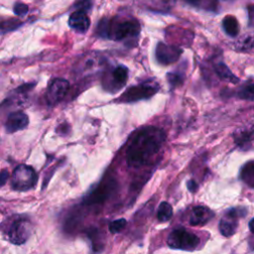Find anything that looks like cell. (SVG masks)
Segmentation results:
<instances>
[{
	"instance_id": "5",
	"label": "cell",
	"mask_w": 254,
	"mask_h": 254,
	"mask_svg": "<svg viewBox=\"0 0 254 254\" xmlns=\"http://www.w3.org/2000/svg\"><path fill=\"white\" fill-rule=\"evenodd\" d=\"M158 89H159V86L157 83L143 82L128 88L119 97V101L128 103V102H135L142 99H148L152 97L154 94H156Z\"/></svg>"
},
{
	"instance_id": "28",
	"label": "cell",
	"mask_w": 254,
	"mask_h": 254,
	"mask_svg": "<svg viewBox=\"0 0 254 254\" xmlns=\"http://www.w3.org/2000/svg\"><path fill=\"white\" fill-rule=\"evenodd\" d=\"M188 189L190 190V191H195L197 190V185L194 181L192 180H190L188 182Z\"/></svg>"
},
{
	"instance_id": "10",
	"label": "cell",
	"mask_w": 254,
	"mask_h": 254,
	"mask_svg": "<svg viewBox=\"0 0 254 254\" xmlns=\"http://www.w3.org/2000/svg\"><path fill=\"white\" fill-rule=\"evenodd\" d=\"M115 190V181L110 179L102 182L100 186L87 197V203H100L104 201Z\"/></svg>"
},
{
	"instance_id": "16",
	"label": "cell",
	"mask_w": 254,
	"mask_h": 254,
	"mask_svg": "<svg viewBox=\"0 0 254 254\" xmlns=\"http://www.w3.org/2000/svg\"><path fill=\"white\" fill-rule=\"evenodd\" d=\"M214 69H215V72L217 73V75L225 81H229L232 83H237L239 81L238 77L229 69V67L226 64H224L222 63L215 64Z\"/></svg>"
},
{
	"instance_id": "2",
	"label": "cell",
	"mask_w": 254,
	"mask_h": 254,
	"mask_svg": "<svg viewBox=\"0 0 254 254\" xmlns=\"http://www.w3.org/2000/svg\"><path fill=\"white\" fill-rule=\"evenodd\" d=\"M97 32L101 37L121 41L137 38L140 33V25L135 19L102 20L97 27Z\"/></svg>"
},
{
	"instance_id": "30",
	"label": "cell",
	"mask_w": 254,
	"mask_h": 254,
	"mask_svg": "<svg viewBox=\"0 0 254 254\" xmlns=\"http://www.w3.org/2000/svg\"><path fill=\"white\" fill-rule=\"evenodd\" d=\"M249 229L251 230V232L254 234V218H252L249 222Z\"/></svg>"
},
{
	"instance_id": "26",
	"label": "cell",
	"mask_w": 254,
	"mask_h": 254,
	"mask_svg": "<svg viewBox=\"0 0 254 254\" xmlns=\"http://www.w3.org/2000/svg\"><path fill=\"white\" fill-rule=\"evenodd\" d=\"M248 19H249V26L254 28V4L248 6Z\"/></svg>"
},
{
	"instance_id": "29",
	"label": "cell",
	"mask_w": 254,
	"mask_h": 254,
	"mask_svg": "<svg viewBox=\"0 0 254 254\" xmlns=\"http://www.w3.org/2000/svg\"><path fill=\"white\" fill-rule=\"evenodd\" d=\"M187 3H189L190 5H192V6H199L201 5L202 1L203 0H185Z\"/></svg>"
},
{
	"instance_id": "17",
	"label": "cell",
	"mask_w": 254,
	"mask_h": 254,
	"mask_svg": "<svg viewBox=\"0 0 254 254\" xmlns=\"http://www.w3.org/2000/svg\"><path fill=\"white\" fill-rule=\"evenodd\" d=\"M240 178L248 187L254 189V161L247 162L242 167Z\"/></svg>"
},
{
	"instance_id": "7",
	"label": "cell",
	"mask_w": 254,
	"mask_h": 254,
	"mask_svg": "<svg viewBox=\"0 0 254 254\" xmlns=\"http://www.w3.org/2000/svg\"><path fill=\"white\" fill-rule=\"evenodd\" d=\"M182 50L175 45L159 43L156 47L155 56L159 64L167 65L176 63L182 55Z\"/></svg>"
},
{
	"instance_id": "15",
	"label": "cell",
	"mask_w": 254,
	"mask_h": 254,
	"mask_svg": "<svg viewBox=\"0 0 254 254\" xmlns=\"http://www.w3.org/2000/svg\"><path fill=\"white\" fill-rule=\"evenodd\" d=\"M212 216L213 212L208 207L198 205L193 207L189 221L190 225H201L205 224L208 220H210Z\"/></svg>"
},
{
	"instance_id": "19",
	"label": "cell",
	"mask_w": 254,
	"mask_h": 254,
	"mask_svg": "<svg viewBox=\"0 0 254 254\" xmlns=\"http://www.w3.org/2000/svg\"><path fill=\"white\" fill-rule=\"evenodd\" d=\"M173 215V208L171 204L167 201H163L158 208L157 211V218L161 222H166L168 221Z\"/></svg>"
},
{
	"instance_id": "18",
	"label": "cell",
	"mask_w": 254,
	"mask_h": 254,
	"mask_svg": "<svg viewBox=\"0 0 254 254\" xmlns=\"http://www.w3.org/2000/svg\"><path fill=\"white\" fill-rule=\"evenodd\" d=\"M222 27L224 32L230 37H235L239 33V24L233 16L229 15L224 17L222 20Z\"/></svg>"
},
{
	"instance_id": "11",
	"label": "cell",
	"mask_w": 254,
	"mask_h": 254,
	"mask_svg": "<svg viewBox=\"0 0 254 254\" xmlns=\"http://www.w3.org/2000/svg\"><path fill=\"white\" fill-rule=\"evenodd\" d=\"M128 73H129V70L125 65H118L114 67L109 74L110 78L107 79L108 84L106 88L111 90L120 89L122 86L125 85L128 79Z\"/></svg>"
},
{
	"instance_id": "12",
	"label": "cell",
	"mask_w": 254,
	"mask_h": 254,
	"mask_svg": "<svg viewBox=\"0 0 254 254\" xmlns=\"http://www.w3.org/2000/svg\"><path fill=\"white\" fill-rule=\"evenodd\" d=\"M29 124V117L22 111L11 113L5 123V129L9 133H13L26 128Z\"/></svg>"
},
{
	"instance_id": "6",
	"label": "cell",
	"mask_w": 254,
	"mask_h": 254,
	"mask_svg": "<svg viewBox=\"0 0 254 254\" xmlns=\"http://www.w3.org/2000/svg\"><path fill=\"white\" fill-rule=\"evenodd\" d=\"M32 233V224L29 220L25 218H16L14 220L8 230V238L14 244H23L27 241Z\"/></svg>"
},
{
	"instance_id": "23",
	"label": "cell",
	"mask_w": 254,
	"mask_h": 254,
	"mask_svg": "<svg viewBox=\"0 0 254 254\" xmlns=\"http://www.w3.org/2000/svg\"><path fill=\"white\" fill-rule=\"evenodd\" d=\"M19 25H21V23H17V21L14 19H10L8 21H0V34L14 30Z\"/></svg>"
},
{
	"instance_id": "24",
	"label": "cell",
	"mask_w": 254,
	"mask_h": 254,
	"mask_svg": "<svg viewBox=\"0 0 254 254\" xmlns=\"http://www.w3.org/2000/svg\"><path fill=\"white\" fill-rule=\"evenodd\" d=\"M126 226V220L124 218L116 219L109 224V231L111 233H118Z\"/></svg>"
},
{
	"instance_id": "9",
	"label": "cell",
	"mask_w": 254,
	"mask_h": 254,
	"mask_svg": "<svg viewBox=\"0 0 254 254\" xmlns=\"http://www.w3.org/2000/svg\"><path fill=\"white\" fill-rule=\"evenodd\" d=\"M69 88V83L64 78H56L52 81L48 88L47 99L52 105L60 102L67 93Z\"/></svg>"
},
{
	"instance_id": "14",
	"label": "cell",
	"mask_w": 254,
	"mask_h": 254,
	"mask_svg": "<svg viewBox=\"0 0 254 254\" xmlns=\"http://www.w3.org/2000/svg\"><path fill=\"white\" fill-rule=\"evenodd\" d=\"M234 141L242 149L249 148L254 142V124L237 130L234 134Z\"/></svg>"
},
{
	"instance_id": "27",
	"label": "cell",
	"mask_w": 254,
	"mask_h": 254,
	"mask_svg": "<svg viewBox=\"0 0 254 254\" xmlns=\"http://www.w3.org/2000/svg\"><path fill=\"white\" fill-rule=\"evenodd\" d=\"M9 178V173L7 171H2L0 173V186H4Z\"/></svg>"
},
{
	"instance_id": "22",
	"label": "cell",
	"mask_w": 254,
	"mask_h": 254,
	"mask_svg": "<svg viewBox=\"0 0 254 254\" xmlns=\"http://www.w3.org/2000/svg\"><path fill=\"white\" fill-rule=\"evenodd\" d=\"M167 79L172 87H176L183 83L184 75L180 72H169L167 74Z\"/></svg>"
},
{
	"instance_id": "20",
	"label": "cell",
	"mask_w": 254,
	"mask_h": 254,
	"mask_svg": "<svg viewBox=\"0 0 254 254\" xmlns=\"http://www.w3.org/2000/svg\"><path fill=\"white\" fill-rule=\"evenodd\" d=\"M235 48L242 52H254V35H247L235 43Z\"/></svg>"
},
{
	"instance_id": "8",
	"label": "cell",
	"mask_w": 254,
	"mask_h": 254,
	"mask_svg": "<svg viewBox=\"0 0 254 254\" xmlns=\"http://www.w3.org/2000/svg\"><path fill=\"white\" fill-rule=\"evenodd\" d=\"M242 215L241 208H231L225 212L219 222V231L225 236L229 237L236 231L238 225V218Z\"/></svg>"
},
{
	"instance_id": "3",
	"label": "cell",
	"mask_w": 254,
	"mask_h": 254,
	"mask_svg": "<svg viewBox=\"0 0 254 254\" xmlns=\"http://www.w3.org/2000/svg\"><path fill=\"white\" fill-rule=\"evenodd\" d=\"M167 242L171 248L190 251L199 244V238L185 228H178L171 232Z\"/></svg>"
},
{
	"instance_id": "13",
	"label": "cell",
	"mask_w": 254,
	"mask_h": 254,
	"mask_svg": "<svg viewBox=\"0 0 254 254\" xmlns=\"http://www.w3.org/2000/svg\"><path fill=\"white\" fill-rule=\"evenodd\" d=\"M68 25L78 33H85L90 26V20L86 15V12L77 10L69 16Z\"/></svg>"
},
{
	"instance_id": "4",
	"label": "cell",
	"mask_w": 254,
	"mask_h": 254,
	"mask_svg": "<svg viewBox=\"0 0 254 254\" xmlns=\"http://www.w3.org/2000/svg\"><path fill=\"white\" fill-rule=\"evenodd\" d=\"M37 179V174L32 167L20 165L13 172L12 188L16 190H28L35 186Z\"/></svg>"
},
{
	"instance_id": "21",
	"label": "cell",
	"mask_w": 254,
	"mask_h": 254,
	"mask_svg": "<svg viewBox=\"0 0 254 254\" xmlns=\"http://www.w3.org/2000/svg\"><path fill=\"white\" fill-rule=\"evenodd\" d=\"M238 97L245 100H254V83L245 85L238 92Z\"/></svg>"
},
{
	"instance_id": "25",
	"label": "cell",
	"mask_w": 254,
	"mask_h": 254,
	"mask_svg": "<svg viewBox=\"0 0 254 254\" xmlns=\"http://www.w3.org/2000/svg\"><path fill=\"white\" fill-rule=\"evenodd\" d=\"M28 12V6L24 3H17L14 6V13L18 16H23Z\"/></svg>"
},
{
	"instance_id": "1",
	"label": "cell",
	"mask_w": 254,
	"mask_h": 254,
	"mask_svg": "<svg viewBox=\"0 0 254 254\" xmlns=\"http://www.w3.org/2000/svg\"><path fill=\"white\" fill-rule=\"evenodd\" d=\"M166 139L165 132L156 126H147L139 130L126 151L127 163L131 167H140L156 155Z\"/></svg>"
}]
</instances>
